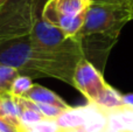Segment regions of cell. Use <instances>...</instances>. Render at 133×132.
Returning a JSON list of instances; mask_svg holds the SVG:
<instances>
[{
    "instance_id": "cell-5",
    "label": "cell",
    "mask_w": 133,
    "mask_h": 132,
    "mask_svg": "<svg viewBox=\"0 0 133 132\" xmlns=\"http://www.w3.org/2000/svg\"><path fill=\"white\" fill-rule=\"evenodd\" d=\"M28 40L36 48L50 51H68V53L83 54L79 40L76 36L66 35L58 27L44 20L41 15V12H39V5L34 14L33 27Z\"/></svg>"
},
{
    "instance_id": "cell-18",
    "label": "cell",
    "mask_w": 133,
    "mask_h": 132,
    "mask_svg": "<svg viewBox=\"0 0 133 132\" xmlns=\"http://www.w3.org/2000/svg\"><path fill=\"white\" fill-rule=\"evenodd\" d=\"M62 132H84L81 128L77 129H62Z\"/></svg>"
},
{
    "instance_id": "cell-19",
    "label": "cell",
    "mask_w": 133,
    "mask_h": 132,
    "mask_svg": "<svg viewBox=\"0 0 133 132\" xmlns=\"http://www.w3.org/2000/svg\"><path fill=\"white\" fill-rule=\"evenodd\" d=\"M103 132H120V131H116V130H111V129H106V130L103 131Z\"/></svg>"
},
{
    "instance_id": "cell-13",
    "label": "cell",
    "mask_w": 133,
    "mask_h": 132,
    "mask_svg": "<svg viewBox=\"0 0 133 132\" xmlns=\"http://www.w3.org/2000/svg\"><path fill=\"white\" fill-rule=\"evenodd\" d=\"M32 126L37 132H62V128L57 125L55 119H43Z\"/></svg>"
},
{
    "instance_id": "cell-2",
    "label": "cell",
    "mask_w": 133,
    "mask_h": 132,
    "mask_svg": "<svg viewBox=\"0 0 133 132\" xmlns=\"http://www.w3.org/2000/svg\"><path fill=\"white\" fill-rule=\"evenodd\" d=\"M133 20V9L125 6L91 2L83 27L76 36L94 37L110 46L118 41L123 27Z\"/></svg>"
},
{
    "instance_id": "cell-17",
    "label": "cell",
    "mask_w": 133,
    "mask_h": 132,
    "mask_svg": "<svg viewBox=\"0 0 133 132\" xmlns=\"http://www.w3.org/2000/svg\"><path fill=\"white\" fill-rule=\"evenodd\" d=\"M18 132H37L33 126H25V125H20L18 129Z\"/></svg>"
},
{
    "instance_id": "cell-3",
    "label": "cell",
    "mask_w": 133,
    "mask_h": 132,
    "mask_svg": "<svg viewBox=\"0 0 133 132\" xmlns=\"http://www.w3.org/2000/svg\"><path fill=\"white\" fill-rule=\"evenodd\" d=\"M37 5L35 0H6L0 6V44L28 39Z\"/></svg>"
},
{
    "instance_id": "cell-16",
    "label": "cell",
    "mask_w": 133,
    "mask_h": 132,
    "mask_svg": "<svg viewBox=\"0 0 133 132\" xmlns=\"http://www.w3.org/2000/svg\"><path fill=\"white\" fill-rule=\"evenodd\" d=\"M122 101L124 107H133V94L122 95Z\"/></svg>"
},
{
    "instance_id": "cell-8",
    "label": "cell",
    "mask_w": 133,
    "mask_h": 132,
    "mask_svg": "<svg viewBox=\"0 0 133 132\" xmlns=\"http://www.w3.org/2000/svg\"><path fill=\"white\" fill-rule=\"evenodd\" d=\"M25 98L32 101L34 103H41V104H49L53 107H57L60 109H68L71 105H69L64 100L60 97L56 93L49 90L39 84H33V87L29 89Z\"/></svg>"
},
{
    "instance_id": "cell-21",
    "label": "cell",
    "mask_w": 133,
    "mask_h": 132,
    "mask_svg": "<svg viewBox=\"0 0 133 132\" xmlns=\"http://www.w3.org/2000/svg\"><path fill=\"white\" fill-rule=\"evenodd\" d=\"M5 1H6V0H0V6H1V5H2V4H4V2H5Z\"/></svg>"
},
{
    "instance_id": "cell-9",
    "label": "cell",
    "mask_w": 133,
    "mask_h": 132,
    "mask_svg": "<svg viewBox=\"0 0 133 132\" xmlns=\"http://www.w3.org/2000/svg\"><path fill=\"white\" fill-rule=\"evenodd\" d=\"M104 111L108 116V129L120 132H133V114L126 107Z\"/></svg>"
},
{
    "instance_id": "cell-20",
    "label": "cell",
    "mask_w": 133,
    "mask_h": 132,
    "mask_svg": "<svg viewBox=\"0 0 133 132\" xmlns=\"http://www.w3.org/2000/svg\"><path fill=\"white\" fill-rule=\"evenodd\" d=\"M126 108H127V109H129L130 111H131L132 114H133V107H126Z\"/></svg>"
},
{
    "instance_id": "cell-10",
    "label": "cell",
    "mask_w": 133,
    "mask_h": 132,
    "mask_svg": "<svg viewBox=\"0 0 133 132\" xmlns=\"http://www.w3.org/2000/svg\"><path fill=\"white\" fill-rule=\"evenodd\" d=\"M96 105H98L103 110H113L124 107L122 101V94L118 93L111 85H109V88L104 91L103 95L98 98Z\"/></svg>"
},
{
    "instance_id": "cell-7",
    "label": "cell",
    "mask_w": 133,
    "mask_h": 132,
    "mask_svg": "<svg viewBox=\"0 0 133 132\" xmlns=\"http://www.w3.org/2000/svg\"><path fill=\"white\" fill-rule=\"evenodd\" d=\"M102 110H103L102 108H99L98 105L94 104V103H88L85 107H70L63 110L55 118V122L62 129L82 128L91 118L97 116Z\"/></svg>"
},
{
    "instance_id": "cell-1",
    "label": "cell",
    "mask_w": 133,
    "mask_h": 132,
    "mask_svg": "<svg viewBox=\"0 0 133 132\" xmlns=\"http://www.w3.org/2000/svg\"><path fill=\"white\" fill-rule=\"evenodd\" d=\"M83 54L36 48L28 39L0 44V62L15 68L30 78L51 77L74 85V71Z\"/></svg>"
},
{
    "instance_id": "cell-4",
    "label": "cell",
    "mask_w": 133,
    "mask_h": 132,
    "mask_svg": "<svg viewBox=\"0 0 133 132\" xmlns=\"http://www.w3.org/2000/svg\"><path fill=\"white\" fill-rule=\"evenodd\" d=\"M92 0H47L41 15L69 36H76L83 27Z\"/></svg>"
},
{
    "instance_id": "cell-12",
    "label": "cell",
    "mask_w": 133,
    "mask_h": 132,
    "mask_svg": "<svg viewBox=\"0 0 133 132\" xmlns=\"http://www.w3.org/2000/svg\"><path fill=\"white\" fill-rule=\"evenodd\" d=\"M33 78H30L29 76L19 74L15 77L13 84H12L11 89V95L13 97H25L27 95V93L29 91V89L33 87Z\"/></svg>"
},
{
    "instance_id": "cell-15",
    "label": "cell",
    "mask_w": 133,
    "mask_h": 132,
    "mask_svg": "<svg viewBox=\"0 0 133 132\" xmlns=\"http://www.w3.org/2000/svg\"><path fill=\"white\" fill-rule=\"evenodd\" d=\"M18 126L14 125L6 118L0 117V132H18Z\"/></svg>"
},
{
    "instance_id": "cell-14",
    "label": "cell",
    "mask_w": 133,
    "mask_h": 132,
    "mask_svg": "<svg viewBox=\"0 0 133 132\" xmlns=\"http://www.w3.org/2000/svg\"><path fill=\"white\" fill-rule=\"evenodd\" d=\"M92 2L118 5V6H125V7H129V8L133 9V0H92Z\"/></svg>"
},
{
    "instance_id": "cell-6",
    "label": "cell",
    "mask_w": 133,
    "mask_h": 132,
    "mask_svg": "<svg viewBox=\"0 0 133 132\" xmlns=\"http://www.w3.org/2000/svg\"><path fill=\"white\" fill-rule=\"evenodd\" d=\"M110 84L104 80L103 72L85 57L81 58L74 71V88H76L89 103L98 101Z\"/></svg>"
},
{
    "instance_id": "cell-11",
    "label": "cell",
    "mask_w": 133,
    "mask_h": 132,
    "mask_svg": "<svg viewBox=\"0 0 133 132\" xmlns=\"http://www.w3.org/2000/svg\"><path fill=\"white\" fill-rule=\"evenodd\" d=\"M19 71L15 68L0 62V97L11 95V89Z\"/></svg>"
}]
</instances>
